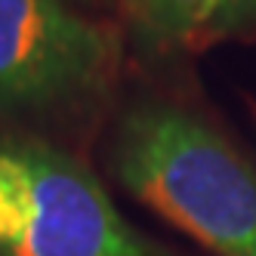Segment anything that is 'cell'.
Returning a JSON list of instances; mask_svg holds the SVG:
<instances>
[{
	"mask_svg": "<svg viewBox=\"0 0 256 256\" xmlns=\"http://www.w3.org/2000/svg\"><path fill=\"white\" fill-rule=\"evenodd\" d=\"M124 188L216 256H256V170L207 120L179 105H139L118 126Z\"/></svg>",
	"mask_w": 256,
	"mask_h": 256,
	"instance_id": "cell-1",
	"label": "cell"
},
{
	"mask_svg": "<svg viewBox=\"0 0 256 256\" xmlns=\"http://www.w3.org/2000/svg\"><path fill=\"white\" fill-rule=\"evenodd\" d=\"M0 256H160L93 170L56 145L0 133Z\"/></svg>",
	"mask_w": 256,
	"mask_h": 256,
	"instance_id": "cell-2",
	"label": "cell"
},
{
	"mask_svg": "<svg viewBox=\"0 0 256 256\" xmlns=\"http://www.w3.org/2000/svg\"><path fill=\"white\" fill-rule=\"evenodd\" d=\"M112 31L65 0H0V108L46 112L80 102L108 80Z\"/></svg>",
	"mask_w": 256,
	"mask_h": 256,
	"instance_id": "cell-3",
	"label": "cell"
},
{
	"mask_svg": "<svg viewBox=\"0 0 256 256\" xmlns=\"http://www.w3.org/2000/svg\"><path fill=\"white\" fill-rule=\"evenodd\" d=\"M219 0H126V16L148 50H173L213 34Z\"/></svg>",
	"mask_w": 256,
	"mask_h": 256,
	"instance_id": "cell-4",
	"label": "cell"
},
{
	"mask_svg": "<svg viewBox=\"0 0 256 256\" xmlns=\"http://www.w3.org/2000/svg\"><path fill=\"white\" fill-rule=\"evenodd\" d=\"M256 28V0H219L213 34Z\"/></svg>",
	"mask_w": 256,
	"mask_h": 256,
	"instance_id": "cell-5",
	"label": "cell"
},
{
	"mask_svg": "<svg viewBox=\"0 0 256 256\" xmlns=\"http://www.w3.org/2000/svg\"><path fill=\"white\" fill-rule=\"evenodd\" d=\"M253 118H256V105H253Z\"/></svg>",
	"mask_w": 256,
	"mask_h": 256,
	"instance_id": "cell-6",
	"label": "cell"
},
{
	"mask_svg": "<svg viewBox=\"0 0 256 256\" xmlns=\"http://www.w3.org/2000/svg\"><path fill=\"white\" fill-rule=\"evenodd\" d=\"M90 4H93V0H90Z\"/></svg>",
	"mask_w": 256,
	"mask_h": 256,
	"instance_id": "cell-7",
	"label": "cell"
}]
</instances>
